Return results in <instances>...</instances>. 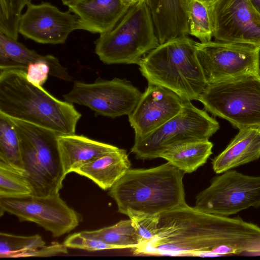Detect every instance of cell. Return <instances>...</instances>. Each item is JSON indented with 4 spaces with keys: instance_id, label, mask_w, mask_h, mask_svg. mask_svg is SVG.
<instances>
[{
    "instance_id": "d6986e66",
    "label": "cell",
    "mask_w": 260,
    "mask_h": 260,
    "mask_svg": "<svg viewBox=\"0 0 260 260\" xmlns=\"http://www.w3.org/2000/svg\"><path fill=\"white\" fill-rule=\"evenodd\" d=\"M131 166L126 150L119 148L80 166L73 172L89 178L106 190L111 188Z\"/></svg>"
},
{
    "instance_id": "8fae6325",
    "label": "cell",
    "mask_w": 260,
    "mask_h": 260,
    "mask_svg": "<svg viewBox=\"0 0 260 260\" xmlns=\"http://www.w3.org/2000/svg\"><path fill=\"white\" fill-rule=\"evenodd\" d=\"M2 216L7 212L21 221H31L59 237L75 229L81 215L70 207L59 193L46 197L29 196L22 198H0Z\"/></svg>"
},
{
    "instance_id": "7c38bea8",
    "label": "cell",
    "mask_w": 260,
    "mask_h": 260,
    "mask_svg": "<svg viewBox=\"0 0 260 260\" xmlns=\"http://www.w3.org/2000/svg\"><path fill=\"white\" fill-rule=\"evenodd\" d=\"M210 11L216 41L260 49V14L249 0H216Z\"/></svg>"
},
{
    "instance_id": "836d02e7",
    "label": "cell",
    "mask_w": 260,
    "mask_h": 260,
    "mask_svg": "<svg viewBox=\"0 0 260 260\" xmlns=\"http://www.w3.org/2000/svg\"><path fill=\"white\" fill-rule=\"evenodd\" d=\"M32 0H25V3L26 6L30 3H31Z\"/></svg>"
},
{
    "instance_id": "ba28073f",
    "label": "cell",
    "mask_w": 260,
    "mask_h": 260,
    "mask_svg": "<svg viewBox=\"0 0 260 260\" xmlns=\"http://www.w3.org/2000/svg\"><path fill=\"white\" fill-rule=\"evenodd\" d=\"M212 180L196 198L194 208L204 213L229 216L260 207V176L228 170Z\"/></svg>"
},
{
    "instance_id": "4316f807",
    "label": "cell",
    "mask_w": 260,
    "mask_h": 260,
    "mask_svg": "<svg viewBox=\"0 0 260 260\" xmlns=\"http://www.w3.org/2000/svg\"><path fill=\"white\" fill-rule=\"evenodd\" d=\"M25 0H0V32L17 40Z\"/></svg>"
},
{
    "instance_id": "2e32d148",
    "label": "cell",
    "mask_w": 260,
    "mask_h": 260,
    "mask_svg": "<svg viewBox=\"0 0 260 260\" xmlns=\"http://www.w3.org/2000/svg\"><path fill=\"white\" fill-rule=\"evenodd\" d=\"M57 143L66 175L75 169L118 147L75 134L59 135Z\"/></svg>"
},
{
    "instance_id": "277c9868",
    "label": "cell",
    "mask_w": 260,
    "mask_h": 260,
    "mask_svg": "<svg viewBox=\"0 0 260 260\" xmlns=\"http://www.w3.org/2000/svg\"><path fill=\"white\" fill-rule=\"evenodd\" d=\"M9 118L19 136L23 174L32 187V195L46 197L59 193L66 176L58 147L60 134Z\"/></svg>"
},
{
    "instance_id": "e0dca14e",
    "label": "cell",
    "mask_w": 260,
    "mask_h": 260,
    "mask_svg": "<svg viewBox=\"0 0 260 260\" xmlns=\"http://www.w3.org/2000/svg\"><path fill=\"white\" fill-rule=\"evenodd\" d=\"M260 157V127L239 129L225 149L213 160L214 171L221 174Z\"/></svg>"
},
{
    "instance_id": "f546056e",
    "label": "cell",
    "mask_w": 260,
    "mask_h": 260,
    "mask_svg": "<svg viewBox=\"0 0 260 260\" xmlns=\"http://www.w3.org/2000/svg\"><path fill=\"white\" fill-rule=\"evenodd\" d=\"M249 1L255 10L260 14V0H249Z\"/></svg>"
},
{
    "instance_id": "cb8c5ba5",
    "label": "cell",
    "mask_w": 260,
    "mask_h": 260,
    "mask_svg": "<svg viewBox=\"0 0 260 260\" xmlns=\"http://www.w3.org/2000/svg\"><path fill=\"white\" fill-rule=\"evenodd\" d=\"M0 161L23 172L18 134L10 118L0 113Z\"/></svg>"
},
{
    "instance_id": "9c48e42d",
    "label": "cell",
    "mask_w": 260,
    "mask_h": 260,
    "mask_svg": "<svg viewBox=\"0 0 260 260\" xmlns=\"http://www.w3.org/2000/svg\"><path fill=\"white\" fill-rule=\"evenodd\" d=\"M197 57L211 84L248 75H260V49L239 43L196 42Z\"/></svg>"
},
{
    "instance_id": "1f68e13d",
    "label": "cell",
    "mask_w": 260,
    "mask_h": 260,
    "mask_svg": "<svg viewBox=\"0 0 260 260\" xmlns=\"http://www.w3.org/2000/svg\"><path fill=\"white\" fill-rule=\"evenodd\" d=\"M122 2L127 6L129 7L136 4L139 0H122Z\"/></svg>"
},
{
    "instance_id": "83f0119b",
    "label": "cell",
    "mask_w": 260,
    "mask_h": 260,
    "mask_svg": "<svg viewBox=\"0 0 260 260\" xmlns=\"http://www.w3.org/2000/svg\"><path fill=\"white\" fill-rule=\"evenodd\" d=\"M159 215L140 214L127 215L132 219L139 236L140 244L138 246L148 243L154 238L156 234Z\"/></svg>"
},
{
    "instance_id": "7402d4cb",
    "label": "cell",
    "mask_w": 260,
    "mask_h": 260,
    "mask_svg": "<svg viewBox=\"0 0 260 260\" xmlns=\"http://www.w3.org/2000/svg\"><path fill=\"white\" fill-rule=\"evenodd\" d=\"M84 236L100 240L118 249H134L140 244L138 232L131 219L94 231L80 232Z\"/></svg>"
},
{
    "instance_id": "484cf974",
    "label": "cell",
    "mask_w": 260,
    "mask_h": 260,
    "mask_svg": "<svg viewBox=\"0 0 260 260\" xmlns=\"http://www.w3.org/2000/svg\"><path fill=\"white\" fill-rule=\"evenodd\" d=\"M32 192L22 171L0 161V198H22Z\"/></svg>"
},
{
    "instance_id": "4fadbf2b",
    "label": "cell",
    "mask_w": 260,
    "mask_h": 260,
    "mask_svg": "<svg viewBox=\"0 0 260 260\" xmlns=\"http://www.w3.org/2000/svg\"><path fill=\"white\" fill-rule=\"evenodd\" d=\"M22 14L19 33L36 42L64 44L78 27V17L70 11H61L49 2L26 5Z\"/></svg>"
},
{
    "instance_id": "9a60e30c",
    "label": "cell",
    "mask_w": 260,
    "mask_h": 260,
    "mask_svg": "<svg viewBox=\"0 0 260 260\" xmlns=\"http://www.w3.org/2000/svg\"><path fill=\"white\" fill-rule=\"evenodd\" d=\"M129 7L122 0H81L69 10L78 18L77 29L101 35L112 29Z\"/></svg>"
},
{
    "instance_id": "4dcf8cb0",
    "label": "cell",
    "mask_w": 260,
    "mask_h": 260,
    "mask_svg": "<svg viewBox=\"0 0 260 260\" xmlns=\"http://www.w3.org/2000/svg\"><path fill=\"white\" fill-rule=\"evenodd\" d=\"M81 0H61L62 4L69 7L72 6L78 3Z\"/></svg>"
},
{
    "instance_id": "d4e9b609",
    "label": "cell",
    "mask_w": 260,
    "mask_h": 260,
    "mask_svg": "<svg viewBox=\"0 0 260 260\" xmlns=\"http://www.w3.org/2000/svg\"><path fill=\"white\" fill-rule=\"evenodd\" d=\"M45 245L39 235L19 236L0 233L1 258L35 257L38 248Z\"/></svg>"
},
{
    "instance_id": "8992f818",
    "label": "cell",
    "mask_w": 260,
    "mask_h": 260,
    "mask_svg": "<svg viewBox=\"0 0 260 260\" xmlns=\"http://www.w3.org/2000/svg\"><path fill=\"white\" fill-rule=\"evenodd\" d=\"M197 100L239 129L260 127V75L208 84Z\"/></svg>"
},
{
    "instance_id": "7a4b0ae2",
    "label": "cell",
    "mask_w": 260,
    "mask_h": 260,
    "mask_svg": "<svg viewBox=\"0 0 260 260\" xmlns=\"http://www.w3.org/2000/svg\"><path fill=\"white\" fill-rule=\"evenodd\" d=\"M184 174L169 162L149 169H130L109 194L120 213L159 215L186 204Z\"/></svg>"
},
{
    "instance_id": "30bf717a",
    "label": "cell",
    "mask_w": 260,
    "mask_h": 260,
    "mask_svg": "<svg viewBox=\"0 0 260 260\" xmlns=\"http://www.w3.org/2000/svg\"><path fill=\"white\" fill-rule=\"evenodd\" d=\"M142 94L126 80L114 78L97 79L91 83L75 81L72 89L62 96L70 103L89 108L96 116L114 118L130 115Z\"/></svg>"
},
{
    "instance_id": "f1b7e54d",
    "label": "cell",
    "mask_w": 260,
    "mask_h": 260,
    "mask_svg": "<svg viewBox=\"0 0 260 260\" xmlns=\"http://www.w3.org/2000/svg\"><path fill=\"white\" fill-rule=\"evenodd\" d=\"M63 244L68 248H76L89 251L105 249H118L99 239L83 236L80 232L74 233L68 237Z\"/></svg>"
},
{
    "instance_id": "5bb4252c",
    "label": "cell",
    "mask_w": 260,
    "mask_h": 260,
    "mask_svg": "<svg viewBox=\"0 0 260 260\" xmlns=\"http://www.w3.org/2000/svg\"><path fill=\"white\" fill-rule=\"evenodd\" d=\"M184 101L167 88L148 84L135 109L128 116L135 138L147 135L175 116L182 108Z\"/></svg>"
},
{
    "instance_id": "3957f363",
    "label": "cell",
    "mask_w": 260,
    "mask_h": 260,
    "mask_svg": "<svg viewBox=\"0 0 260 260\" xmlns=\"http://www.w3.org/2000/svg\"><path fill=\"white\" fill-rule=\"evenodd\" d=\"M148 84L167 88L184 100H197L206 88L196 42L188 36L159 44L138 63Z\"/></svg>"
},
{
    "instance_id": "d6a6232c",
    "label": "cell",
    "mask_w": 260,
    "mask_h": 260,
    "mask_svg": "<svg viewBox=\"0 0 260 260\" xmlns=\"http://www.w3.org/2000/svg\"><path fill=\"white\" fill-rule=\"evenodd\" d=\"M208 4L211 5L212 3H213L214 2H215L216 0H203Z\"/></svg>"
},
{
    "instance_id": "603a6c76",
    "label": "cell",
    "mask_w": 260,
    "mask_h": 260,
    "mask_svg": "<svg viewBox=\"0 0 260 260\" xmlns=\"http://www.w3.org/2000/svg\"><path fill=\"white\" fill-rule=\"evenodd\" d=\"M185 13L189 35L200 42H207L213 37L210 5L203 0H185Z\"/></svg>"
},
{
    "instance_id": "5b68a950",
    "label": "cell",
    "mask_w": 260,
    "mask_h": 260,
    "mask_svg": "<svg viewBox=\"0 0 260 260\" xmlns=\"http://www.w3.org/2000/svg\"><path fill=\"white\" fill-rule=\"evenodd\" d=\"M95 53L107 64H137L160 44L146 0L131 6L115 26L101 34Z\"/></svg>"
},
{
    "instance_id": "ac0fdd59",
    "label": "cell",
    "mask_w": 260,
    "mask_h": 260,
    "mask_svg": "<svg viewBox=\"0 0 260 260\" xmlns=\"http://www.w3.org/2000/svg\"><path fill=\"white\" fill-rule=\"evenodd\" d=\"M159 44L189 35L185 0H146Z\"/></svg>"
},
{
    "instance_id": "52a82bcc",
    "label": "cell",
    "mask_w": 260,
    "mask_h": 260,
    "mask_svg": "<svg viewBox=\"0 0 260 260\" xmlns=\"http://www.w3.org/2000/svg\"><path fill=\"white\" fill-rule=\"evenodd\" d=\"M220 127L215 118L185 100L180 111L147 135L135 138L131 152L137 159L159 158L166 150L194 141L209 140Z\"/></svg>"
},
{
    "instance_id": "6da1fadb",
    "label": "cell",
    "mask_w": 260,
    "mask_h": 260,
    "mask_svg": "<svg viewBox=\"0 0 260 260\" xmlns=\"http://www.w3.org/2000/svg\"><path fill=\"white\" fill-rule=\"evenodd\" d=\"M0 113L60 135L75 134L82 116L73 104L30 82L20 69L0 70Z\"/></svg>"
},
{
    "instance_id": "ffe728a7",
    "label": "cell",
    "mask_w": 260,
    "mask_h": 260,
    "mask_svg": "<svg viewBox=\"0 0 260 260\" xmlns=\"http://www.w3.org/2000/svg\"><path fill=\"white\" fill-rule=\"evenodd\" d=\"M213 146L209 140L183 143L166 150L159 158L166 159L184 173H190L206 162L212 153Z\"/></svg>"
},
{
    "instance_id": "44dd1931",
    "label": "cell",
    "mask_w": 260,
    "mask_h": 260,
    "mask_svg": "<svg viewBox=\"0 0 260 260\" xmlns=\"http://www.w3.org/2000/svg\"><path fill=\"white\" fill-rule=\"evenodd\" d=\"M46 56L0 32V70L20 69L26 71L30 64L44 59Z\"/></svg>"
}]
</instances>
